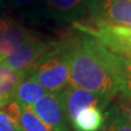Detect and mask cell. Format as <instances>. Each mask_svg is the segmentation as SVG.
Here are the masks:
<instances>
[{"label":"cell","instance_id":"10","mask_svg":"<svg viewBox=\"0 0 131 131\" xmlns=\"http://www.w3.org/2000/svg\"><path fill=\"white\" fill-rule=\"evenodd\" d=\"M2 109L13 119L23 131H50L34 114L31 106H23L14 101L9 102Z\"/></svg>","mask_w":131,"mask_h":131},{"label":"cell","instance_id":"18","mask_svg":"<svg viewBox=\"0 0 131 131\" xmlns=\"http://www.w3.org/2000/svg\"><path fill=\"white\" fill-rule=\"evenodd\" d=\"M124 63H125V69H126L127 77L131 78V60H125L124 59Z\"/></svg>","mask_w":131,"mask_h":131},{"label":"cell","instance_id":"3","mask_svg":"<svg viewBox=\"0 0 131 131\" xmlns=\"http://www.w3.org/2000/svg\"><path fill=\"white\" fill-rule=\"evenodd\" d=\"M96 0H42L30 21L50 22L55 25L80 22L89 18Z\"/></svg>","mask_w":131,"mask_h":131},{"label":"cell","instance_id":"19","mask_svg":"<svg viewBox=\"0 0 131 131\" xmlns=\"http://www.w3.org/2000/svg\"><path fill=\"white\" fill-rule=\"evenodd\" d=\"M6 7H7V1L6 0H0V10L5 9Z\"/></svg>","mask_w":131,"mask_h":131},{"label":"cell","instance_id":"21","mask_svg":"<svg viewBox=\"0 0 131 131\" xmlns=\"http://www.w3.org/2000/svg\"><path fill=\"white\" fill-rule=\"evenodd\" d=\"M6 1H7V0H6Z\"/></svg>","mask_w":131,"mask_h":131},{"label":"cell","instance_id":"1","mask_svg":"<svg viewBox=\"0 0 131 131\" xmlns=\"http://www.w3.org/2000/svg\"><path fill=\"white\" fill-rule=\"evenodd\" d=\"M59 43L67 57L73 86L96 93L112 102L127 82L124 59L79 31L67 35Z\"/></svg>","mask_w":131,"mask_h":131},{"label":"cell","instance_id":"15","mask_svg":"<svg viewBox=\"0 0 131 131\" xmlns=\"http://www.w3.org/2000/svg\"><path fill=\"white\" fill-rule=\"evenodd\" d=\"M117 108L131 124V78L127 77V82L121 91L118 93Z\"/></svg>","mask_w":131,"mask_h":131},{"label":"cell","instance_id":"8","mask_svg":"<svg viewBox=\"0 0 131 131\" xmlns=\"http://www.w3.org/2000/svg\"><path fill=\"white\" fill-rule=\"evenodd\" d=\"M31 108L50 131H70L59 93H46Z\"/></svg>","mask_w":131,"mask_h":131},{"label":"cell","instance_id":"14","mask_svg":"<svg viewBox=\"0 0 131 131\" xmlns=\"http://www.w3.org/2000/svg\"><path fill=\"white\" fill-rule=\"evenodd\" d=\"M100 131H131V124L119 112L117 106H114L106 114L104 125Z\"/></svg>","mask_w":131,"mask_h":131},{"label":"cell","instance_id":"11","mask_svg":"<svg viewBox=\"0 0 131 131\" xmlns=\"http://www.w3.org/2000/svg\"><path fill=\"white\" fill-rule=\"evenodd\" d=\"M47 92L30 72H26L16 86L12 101L23 106H32Z\"/></svg>","mask_w":131,"mask_h":131},{"label":"cell","instance_id":"6","mask_svg":"<svg viewBox=\"0 0 131 131\" xmlns=\"http://www.w3.org/2000/svg\"><path fill=\"white\" fill-rule=\"evenodd\" d=\"M86 23L131 27V0H96Z\"/></svg>","mask_w":131,"mask_h":131},{"label":"cell","instance_id":"2","mask_svg":"<svg viewBox=\"0 0 131 131\" xmlns=\"http://www.w3.org/2000/svg\"><path fill=\"white\" fill-rule=\"evenodd\" d=\"M30 73L47 93H60L72 85L67 57L59 40H57L56 47L48 52Z\"/></svg>","mask_w":131,"mask_h":131},{"label":"cell","instance_id":"4","mask_svg":"<svg viewBox=\"0 0 131 131\" xmlns=\"http://www.w3.org/2000/svg\"><path fill=\"white\" fill-rule=\"evenodd\" d=\"M73 27L92 36L115 56L131 60V27L86 22H75Z\"/></svg>","mask_w":131,"mask_h":131},{"label":"cell","instance_id":"20","mask_svg":"<svg viewBox=\"0 0 131 131\" xmlns=\"http://www.w3.org/2000/svg\"><path fill=\"white\" fill-rule=\"evenodd\" d=\"M2 60H3V57L0 56V62H2Z\"/></svg>","mask_w":131,"mask_h":131},{"label":"cell","instance_id":"13","mask_svg":"<svg viewBox=\"0 0 131 131\" xmlns=\"http://www.w3.org/2000/svg\"><path fill=\"white\" fill-rule=\"evenodd\" d=\"M26 72L16 71L0 62V108L12 101L16 86Z\"/></svg>","mask_w":131,"mask_h":131},{"label":"cell","instance_id":"12","mask_svg":"<svg viewBox=\"0 0 131 131\" xmlns=\"http://www.w3.org/2000/svg\"><path fill=\"white\" fill-rule=\"evenodd\" d=\"M105 121L103 109L89 106L80 110L70 124L73 131H100Z\"/></svg>","mask_w":131,"mask_h":131},{"label":"cell","instance_id":"9","mask_svg":"<svg viewBox=\"0 0 131 131\" xmlns=\"http://www.w3.org/2000/svg\"><path fill=\"white\" fill-rule=\"evenodd\" d=\"M35 35L36 33L30 31L20 22L11 18L0 16V56L5 59L12 55Z\"/></svg>","mask_w":131,"mask_h":131},{"label":"cell","instance_id":"7","mask_svg":"<svg viewBox=\"0 0 131 131\" xmlns=\"http://www.w3.org/2000/svg\"><path fill=\"white\" fill-rule=\"evenodd\" d=\"M59 97L69 126L74 119L78 113L83 108L89 107V106H97L104 110L110 103L109 100L98 95L96 93L75 88L73 85H70L62 92H60Z\"/></svg>","mask_w":131,"mask_h":131},{"label":"cell","instance_id":"17","mask_svg":"<svg viewBox=\"0 0 131 131\" xmlns=\"http://www.w3.org/2000/svg\"><path fill=\"white\" fill-rule=\"evenodd\" d=\"M0 131H23L2 108H0Z\"/></svg>","mask_w":131,"mask_h":131},{"label":"cell","instance_id":"16","mask_svg":"<svg viewBox=\"0 0 131 131\" xmlns=\"http://www.w3.org/2000/svg\"><path fill=\"white\" fill-rule=\"evenodd\" d=\"M14 9L22 11L28 20H31L33 14L37 10L42 0H8Z\"/></svg>","mask_w":131,"mask_h":131},{"label":"cell","instance_id":"5","mask_svg":"<svg viewBox=\"0 0 131 131\" xmlns=\"http://www.w3.org/2000/svg\"><path fill=\"white\" fill-rule=\"evenodd\" d=\"M57 40L40 38L38 35L26 40L18 50L2 60L9 68L16 71L30 72L48 52L56 47Z\"/></svg>","mask_w":131,"mask_h":131}]
</instances>
